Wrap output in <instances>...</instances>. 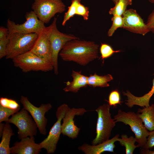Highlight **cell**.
I'll return each instance as SVG.
<instances>
[{"label":"cell","instance_id":"obj_7","mask_svg":"<svg viewBox=\"0 0 154 154\" xmlns=\"http://www.w3.org/2000/svg\"><path fill=\"white\" fill-rule=\"evenodd\" d=\"M32 9L39 19L47 23L57 13H62L66 6L62 0H34Z\"/></svg>","mask_w":154,"mask_h":154},{"label":"cell","instance_id":"obj_29","mask_svg":"<svg viewBox=\"0 0 154 154\" xmlns=\"http://www.w3.org/2000/svg\"><path fill=\"white\" fill-rule=\"evenodd\" d=\"M0 104L6 108L14 110H20V106L15 100L6 98H0Z\"/></svg>","mask_w":154,"mask_h":154},{"label":"cell","instance_id":"obj_32","mask_svg":"<svg viewBox=\"0 0 154 154\" xmlns=\"http://www.w3.org/2000/svg\"><path fill=\"white\" fill-rule=\"evenodd\" d=\"M8 41V37L0 40V59L6 57L7 54V48Z\"/></svg>","mask_w":154,"mask_h":154},{"label":"cell","instance_id":"obj_17","mask_svg":"<svg viewBox=\"0 0 154 154\" xmlns=\"http://www.w3.org/2000/svg\"><path fill=\"white\" fill-rule=\"evenodd\" d=\"M154 75V74H153ZM124 96L127 97L125 100L126 105L129 108H132L134 105H137L144 107L150 106V99L154 94V78L153 80V86L151 90L148 92L141 97H137L132 94L129 91L123 92Z\"/></svg>","mask_w":154,"mask_h":154},{"label":"cell","instance_id":"obj_19","mask_svg":"<svg viewBox=\"0 0 154 154\" xmlns=\"http://www.w3.org/2000/svg\"><path fill=\"white\" fill-rule=\"evenodd\" d=\"M137 114L148 130H154V104L142 109L139 108Z\"/></svg>","mask_w":154,"mask_h":154},{"label":"cell","instance_id":"obj_34","mask_svg":"<svg viewBox=\"0 0 154 154\" xmlns=\"http://www.w3.org/2000/svg\"><path fill=\"white\" fill-rule=\"evenodd\" d=\"M9 34L8 29L4 27H0V40L5 39L7 38Z\"/></svg>","mask_w":154,"mask_h":154},{"label":"cell","instance_id":"obj_20","mask_svg":"<svg viewBox=\"0 0 154 154\" xmlns=\"http://www.w3.org/2000/svg\"><path fill=\"white\" fill-rule=\"evenodd\" d=\"M10 123L6 122L2 135L0 143V154H9L10 152V142L11 136L14 135Z\"/></svg>","mask_w":154,"mask_h":154},{"label":"cell","instance_id":"obj_23","mask_svg":"<svg viewBox=\"0 0 154 154\" xmlns=\"http://www.w3.org/2000/svg\"><path fill=\"white\" fill-rule=\"evenodd\" d=\"M132 4V0H119L115 6L110 9L109 13L113 16H122L127 10V7Z\"/></svg>","mask_w":154,"mask_h":154},{"label":"cell","instance_id":"obj_37","mask_svg":"<svg viewBox=\"0 0 154 154\" xmlns=\"http://www.w3.org/2000/svg\"><path fill=\"white\" fill-rule=\"evenodd\" d=\"M119 0H112L115 4Z\"/></svg>","mask_w":154,"mask_h":154},{"label":"cell","instance_id":"obj_13","mask_svg":"<svg viewBox=\"0 0 154 154\" xmlns=\"http://www.w3.org/2000/svg\"><path fill=\"white\" fill-rule=\"evenodd\" d=\"M87 112L83 108H70L62 119V134L72 139L77 138L80 129L75 125L74 119L75 116L82 115Z\"/></svg>","mask_w":154,"mask_h":154},{"label":"cell","instance_id":"obj_21","mask_svg":"<svg viewBox=\"0 0 154 154\" xmlns=\"http://www.w3.org/2000/svg\"><path fill=\"white\" fill-rule=\"evenodd\" d=\"M113 80V78L111 74L99 76L95 73L88 76V86L94 88L108 87L110 86L108 82Z\"/></svg>","mask_w":154,"mask_h":154},{"label":"cell","instance_id":"obj_31","mask_svg":"<svg viewBox=\"0 0 154 154\" xmlns=\"http://www.w3.org/2000/svg\"><path fill=\"white\" fill-rule=\"evenodd\" d=\"M154 147V130L149 132L146 142L143 148L151 149Z\"/></svg>","mask_w":154,"mask_h":154},{"label":"cell","instance_id":"obj_10","mask_svg":"<svg viewBox=\"0 0 154 154\" xmlns=\"http://www.w3.org/2000/svg\"><path fill=\"white\" fill-rule=\"evenodd\" d=\"M26 21L23 24H16L8 19L7 27L9 34L17 33L22 34L40 33L46 27L44 23L40 20L33 11L26 13L25 16Z\"/></svg>","mask_w":154,"mask_h":154},{"label":"cell","instance_id":"obj_6","mask_svg":"<svg viewBox=\"0 0 154 154\" xmlns=\"http://www.w3.org/2000/svg\"><path fill=\"white\" fill-rule=\"evenodd\" d=\"M57 18L54 17L51 24V29L49 36L52 52L51 62L56 75L58 73V57L60 51L68 41L79 38L73 35L67 34L60 31L57 28Z\"/></svg>","mask_w":154,"mask_h":154},{"label":"cell","instance_id":"obj_38","mask_svg":"<svg viewBox=\"0 0 154 154\" xmlns=\"http://www.w3.org/2000/svg\"><path fill=\"white\" fill-rule=\"evenodd\" d=\"M148 1L154 4V0H148Z\"/></svg>","mask_w":154,"mask_h":154},{"label":"cell","instance_id":"obj_26","mask_svg":"<svg viewBox=\"0 0 154 154\" xmlns=\"http://www.w3.org/2000/svg\"><path fill=\"white\" fill-rule=\"evenodd\" d=\"M80 2V0H71V5L68 7L67 11L64 14L62 23V26H64L67 21L75 15L77 5Z\"/></svg>","mask_w":154,"mask_h":154},{"label":"cell","instance_id":"obj_27","mask_svg":"<svg viewBox=\"0 0 154 154\" xmlns=\"http://www.w3.org/2000/svg\"><path fill=\"white\" fill-rule=\"evenodd\" d=\"M107 101L110 106H112L114 108L116 107L118 104L121 105L123 102L121 101L120 92L117 89L111 92L109 96L108 100Z\"/></svg>","mask_w":154,"mask_h":154},{"label":"cell","instance_id":"obj_11","mask_svg":"<svg viewBox=\"0 0 154 154\" xmlns=\"http://www.w3.org/2000/svg\"><path fill=\"white\" fill-rule=\"evenodd\" d=\"M23 108L31 114L37 124L40 133L42 135L46 134V127L48 120L45 116L46 113L52 108L50 103L42 104L38 107L33 104L27 97L21 96L20 100Z\"/></svg>","mask_w":154,"mask_h":154},{"label":"cell","instance_id":"obj_36","mask_svg":"<svg viewBox=\"0 0 154 154\" xmlns=\"http://www.w3.org/2000/svg\"><path fill=\"white\" fill-rule=\"evenodd\" d=\"M5 124L2 123V122L0 123V137L2 136Z\"/></svg>","mask_w":154,"mask_h":154},{"label":"cell","instance_id":"obj_15","mask_svg":"<svg viewBox=\"0 0 154 154\" xmlns=\"http://www.w3.org/2000/svg\"><path fill=\"white\" fill-rule=\"evenodd\" d=\"M13 145L10 148V153L12 154H38L42 149L39 143L35 142L34 136L23 138Z\"/></svg>","mask_w":154,"mask_h":154},{"label":"cell","instance_id":"obj_22","mask_svg":"<svg viewBox=\"0 0 154 154\" xmlns=\"http://www.w3.org/2000/svg\"><path fill=\"white\" fill-rule=\"evenodd\" d=\"M118 141L121 145L125 147L126 154H133L135 149L139 147L137 145H135V139L132 136L128 137L126 134L122 135L121 138H119Z\"/></svg>","mask_w":154,"mask_h":154},{"label":"cell","instance_id":"obj_8","mask_svg":"<svg viewBox=\"0 0 154 154\" xmlns=\"http://www.w3.org/2000/svg\"><path fill=\"white\" fill-rule=\"evenodd\" d=\"M68 105L63 104L57 108L56 112L57 120L50 129L47 137L39 143L41 148L45 149L48 154L54 153L62 133L61 121L68 110Z\"/></svg>","mask_w":154,"mask_h":154},{"label":"cell","instance_id":"obj_9","mask_svg":"<svg viewBox=\"0 0 154 154\" xmlns=\"http://www.w3.org/2000/svg\"><path fill=\"white\" fill-rule=\"evenodd\" d=\"M23 108L13 115L7 122L15 125L18 128L17 133L19 139L36 135L37 126L32 116Z\"/></svg>","mask_w":154,"mask_h":154},{"label":"cell","instance_id":"obj_3","mask_svg":"<svg viewBox=\"0 0 154 154\" xmlns=\"http://www.w3.org/2000/svg\"><path fill=\"white\" fill-rule=\"evenodd\" d=\"M110 107L108 104H105L95 110L98 114L96 136L92 142V145L99 144L110 139L112 130L116 123L112 117Z\"/></svg>","mask_w":154,"mask_h":154},{"label":"cell","instance_id":"obj_30","mask_svg":"<svg viewBox=\"0 0 154 154\" xmlns=\"http://www.w3.org/2000/svg\"><path fill=\"white\" fill-rule=\"evenodd\" d=\"M89 10L88 7L85 6L80 3L77 5L75 15L82 16L84 20H87L89 16Z\"/></svg>","mask_w":154,"mask_h":154},{"label":"cell","instance_id":"obj_14","mask_svg":"<svg viewBox=\"0 0 154 154\" xmlns=\"http://www.w3.org/2000/svg\"><path fill=\"white\" fill-rule=\"evenodd\" d=\"M51 29L50 25L46 27L38 34L37 38L30 51L41 58L51 62V48L49 38Z\"/></svg>","mask_w":154,"mask_h":154},{"label":"cell","instance_id":"obj_35","mask_svg":"<svg viewBox=\"0 0 154 154\" xmlns=\"http://www.w3.org/2000/svg\"><path fill=\"white\" fill-rule=\"evenodd\" d=\"M139 153L141 154H154V149L152 151L142 148L139 151Z\"/></svg>","mask_w":154,"mask_h":154},{"label":"cell","instance_id":"obj_25","mask_svg":"<svg viewBox=\"0 0 154 154\" xmlns=\"http://www.w3.org/2000/svg\"><path fill=\"white\" fill-rule=\"evenodd\" d=\"M100 52L101 56L100 58L103 60L104 63L105 59L111 56L114 53L121 52V50H114L110 45L105 43H101L100 47Z\"/></svg>","mask_w":154,"mask_h":154},{"label":"cell","instance_id":"obj_1","mask_svg":"<svg viewBox=\"0 0 154 154\" xmlns=\"http://www.w3.org/2000/svg\"><path fill=\"white\" fill-rule=\"evenodd\" d=\"M99 47L93 41L73 39L66 43L59 55L64 61L85 66L98 57Z\"/></svg>","mask_w":154,"mask_h":154},{"label":"cell","instance_id":"obj_24","mask_svg":"<svg viewBox=\"0 0 154 154\" xmlns=\"http://www.w3.org/2000/svg\"><path fill=\"white\" fill-rule=\"evenodd\" d=\"M112 22V26L108 30L107 35L112 36L115 31L119 28H122L124 25L123 19L122 16L113 15L111 18Z\"/></svg>","mask_w":154,"mask_h":154},{"label":"cell","instance_id":"obj_2","mask_svg":"<svg viewBox=\"0 0 154 154\" xmlns=\"http://www.w3.org/2000/svg\"><path fill=\"white\" fill-rule=\"evenodd\" d=\"M36 33L24 34L17 33L9 34L7 46V59H13L18 56L30 51L38 37Z\"/></svg>","mask_w":154,"mask_h":154},{"label":"cell","instance_id":"obj_33","mask_svg":"<svg viewBox=\"0 0 154 154\" xmlns=\"http://www.w3.org/2000/svg\"><path fill=\"white\" fill-rule=\"evenodd\" d=\"M146 23L150 31L154 33V9L148 16Z\"/></svg>","mask_w":154,"mask_h":154},{"label":"cell","instance_id":"obj_18","mask_svg":"<svg viewBox=\"0 0 154 154\" xmlns=\"http://www.w3.org/2000/svg\"><path fill=\"white\" fill-rule=\"evenodd\" d=\"M71 76L73 80L65 82L66 86L63 89L64 92L76 93L81 88L88 86V76L82 74L81 71L78 72L73 70Z\"/></svg>","mask_w":154,"mask_h":154},{"label":"cell","instance_id":"obj_28","mask_svg":"<svg viewBox=\"0 0 154 154\" xmlns=\"http://www.w3.org/2000/svg\"><path fill=\"white\" fill-rule=\"evenodd\" d=\"M19 110H14L4 107L0 104V123L7 122L9 116Z\"/></svg>","mask_w":154,"mask_h":154},{"label":"cell","instance_id":"obj_12","mask_svg":"<svg viewBox=\"0 0 154 154\" xmlns=\"http://www.w3.org/2000/svg\"><path fill=\"white\" fill-rule=\"evenodd\" d=\"M122 16L124 21L123 29L143 36L150 32L146 23L135 9L127 10Z\"/></svg>","mask_w":154,"mask_h":154},{"label":"cell","instance_id":"obj_4","mask_svg":"<svg viewBox=\"0 0 154 154\" xmlns=\"http://www.w3.org/2000/svg\"><path fill=\"white\" fill-rule=\"evenodd\" d=\"M114 119L116 122H121L129 126L135 135L136 141L139 147H143L146 142L149 131L137 114L133 112H126L119 109Z\"/></svg>","mask_w":154,"mask_h":154},{"label":"cell","instance_id":"obj_5","mask_svg":"<svg viewBox=\"0 0 154 154\" xmlns=\"http://www.w3.org/2000/svg\"><path fill=\"white\" fill-rule=\"evenodd\" d=\"M12 60L15 67L25 73L31 71L47 72L53 70L51 62L41 58L30 51L17 56Z\"/></svg>","mask_w":154,"mask_h":154},{"label":"cell","instance_id":"obj_16","mask_svg":"<svg viewBox=\"0 0 154 154\" xmlns=\"http://www.w3.org/2000/svg\"><path fill=\"white\" fill-rule=\"evenodd\" d=\"M119 135L117 134L110 139L95 145L84 143L78 149L85 154H100L106 151L114 153L115 143L118 141Z\"/></svg>","mask_w":154,"mask_h":154}]
</instances>
